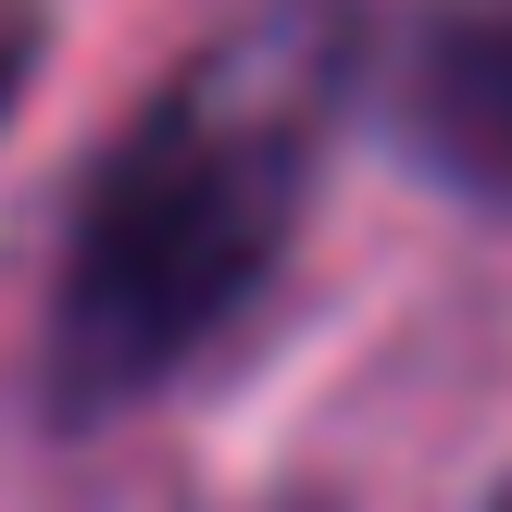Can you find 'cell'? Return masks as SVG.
<instances>
[{
  "instance_id": "6da1fadb",
  "label": "cell",
  "mask_w": 512,
  "mask_h": 512,
  "mask_svg": "<svg viewBox=\"0 0 512 512\" xmlns=\"http://www.w3.org/2000/svg\"><path fill=\"white\" fill-rule=\"evenodd\" d=\"M350 75H363V25L325 0H275L113 125V150L63 213V263H50V313H38L50 425L150 413L275 288Z\"/></svg>"
},
{
  "instance_id": "7a4b0ae2",
  "label": "cell",
  "mask_w": 512,
  "mask_h": 512,
  "mask_svg": "<svg viewBox=\"0 0 512 512\" xmlns=\"http://www.w3.org/2000/svg\"><path fill=\"white\" fill-rule=\"evenodd\" d=\"M400 163L463 188L475 213H512V0H438L388 38L375 63Z\"/></svg>"
},
{
  "instance_id": "3957f363",
  "label": "cell",
  "mask_w": 512,
  "mask_h": 512,
  "mask_svg": "<svg viewBox=\"0 0 512 512\" xmlns=\"http://www.w3.org/2000/svg\"><path fill=\"white\" fill-rule=\"evenodd\" d=\"M38 0H0V125H13V100H25V75H38Z\"/></svg>"
}]
</instances>
